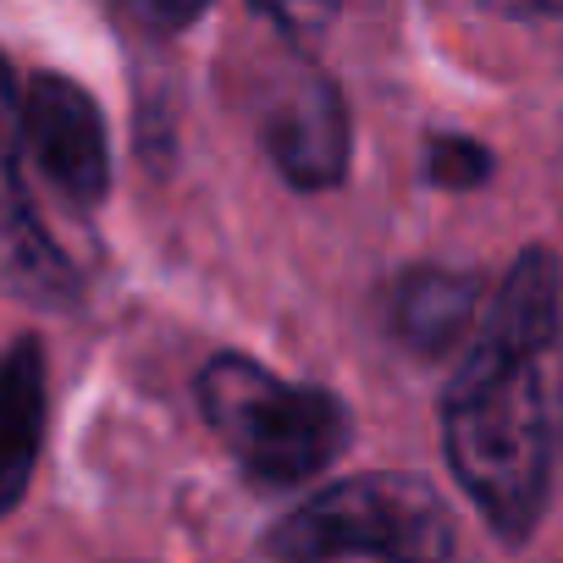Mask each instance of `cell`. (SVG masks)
<instances>
[{
  "label": "cell",
  "instance_id": "6da1fadb",
  "mask_svg": "<svg viewBox=\"0 0 563 563\" xmlns=\"http://www.w3.org/2000/svg\"><path fill=\"white\" fill-rule=\"evenodd\" d=\"M448 464L503 541H530L563 442V282L552 249H525L475 349L442 393Z\"/></svg>",
  "mask_w": 563,
  "mask_h": 563
},
{
  "label": "cell",
  "instance_id": "7a4b0ae2",
  "mask_svg": "<svg viewBox=\"0 0 563 563\" xmlns=\"http://www.w3.org/2000/svg\"><path fill=\"white\" fill-rule=\"evenodd\" d=\"M199 409L260 486H305L349 448L354 431L332 393L294 387L243 354H216L199 371Z\"/></svg>",
  "mask_w": 563,
  "mask_h": 563
},
{
  "label": "cell",
  "instance_id": "3957f363",
  "mask_svg": "<svg viewBox=\"0 0 563 563\" xmlns=\"http://www.w3.org/2000/svg\"><path fill=\"white\" fill-rule=\"evenodd\" d=\"M282 563H332V558H382V563H448L453 519L448 503L420 475H354L316 492L271 530Z\"/></svg>",
  "mask_w": 563,
  "mask_h": 563
},
{
  "label": "cell",
  "instance_id": "277c9868",
  "mask_svg": "<svg viewBox=\"0 0 563 563\" xmlns=\"http://www.w3.org/2000/svg\"><path fill=\"white\" fill-rule=\"evenodd\" d=\"M0 294L34 310H73L84 282L62 243L40 227V210L23 188V95L0 56Z\"/></svg>",
  "mask_w": 563,
  "mask_h": 563
},
{
  "label": "cell",
  "instance_id": "5b68a950",
  "mask_svg": "<svg viewBox=\"0 0 563 563\" xmlns=\"http://www.w3.org/2000/svg\"><path fill=\"white\" fill-rule=\"evenodd\" d=\"M23 150L73 210H95L111 188V144L95 95L62 73H40L23 89Z\"/></svg>",
  "mask_w": 563,
  "mask_h": 563
},
{
  "label": "cell",
  "instance_id": "8992f818",
  "mask_svg": "<svg viewBox=\"0 0 563 563\" xmlns=\"http://www.w3.org/2000/svg\"><path fill=\"white\" fill-rule=\"evenodd\" d=\"M260 139L271 150V161L282 166L294 188H332L349 172V106L343 89L316 73V67H294L282 78L260 111Z\"/></svg>",
  "mask_w": 563,
  "mask_h": 563
},
{
  "label": "cell",
  "instance_id": "52a82bcc",
  "mask_svg": "<svg viewBox=\"0 0 563 563\" xmlns=\"http://www.w3.org/2000/svg\"><path fill=\"white\" fill-rule=\"evenodd\" d=\"M45 437V354L40 338H18L0 354V514L29 492Z\"/></svg>",
  "mask_w": 563,
  "mask_h": 563
},
{
  "label": "cell",
  "instance_id": "ba28073f",
  "mask_svg": "<svg viewBox=\"0 0 563 563\" xmlns=\"http://www.w3.org/2000/svg\"><path fill=\"white\" fill-rule=\"evenodd\" d=\"M481 288L459 271H409L393 294V327L415 354H448L475 321Z\"/></svg>",
  "mask_w": 563,
  "mask_h": 563
},
{
  "label": "cell",
  "instance_id": "9c48e42d",
  "mask_svg": "<svg viewBox=\"0 0 563 563\" xmlns=\"http://www.w3.org/2000/svg\"><path fill=\"white\" fill-rule=\"evenodd\" d=\"M486 172H492V155H486L475 139L442 133V139H431V150H426V177L442 183V188H475V183H486Z\"/></svg>",
  "mask_w": 563,
  "mask_h": 563
},
{
  "label": "cell",
  "instance_id": "30bf717a",
  "mask_svg": "<svg viewBox=\"0 0 563 563\" xmlns=\"http://www.w3.org/2000/svg\"><path fill=\"white\" fill-rule=\"evenodd\" d=\"M139 18L155 23V29H183V23L199 18V7H139Z\"/></svg>",
  "mask_w": 563,
  "mask_h": 563
}]
</instances>
